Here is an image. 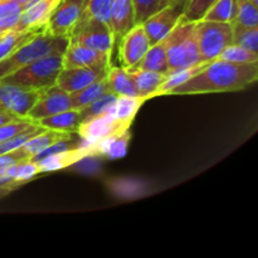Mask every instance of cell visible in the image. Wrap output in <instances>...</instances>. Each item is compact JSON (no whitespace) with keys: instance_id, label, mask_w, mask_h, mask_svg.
<instances>
[{"instance_id":"obj_5","label":"cell","mask_w":258,"mask_h":258,"mask_svg":"<svg viewBox=\"0 0 258 258\" xmlns=\"http://www.w3.org/2000/svg\"><path fill=\"white\" fill-rule=\"evenodd\" d=\"M197 37L201 58L203 62L217 59L228 45L232 44L233 24L228 22H197Z\"/></svg>"},{"instance_id":"obj_21","label":"cell","mask_w":258,"mask_h":258,"mask_svg":"<svg viewBox=\"0 0 258 258\" xmlns=\"http://www.w3.org/2000/svg\"><path fill=\"white\" fill-rule=\"evenodd\" d=\"M82 121L83 118L81 110L70 108L67 111H63V112L40 118V120L35 121V122L39 126H42V127L49 128V130L76 134L78 126H80Z\"/></svg>"},{"instance_id":"obj_22","label":"cell","mask_w":258,"mask_h":258,"mask_svg":"<svg viewBox=\"0 0 258 258\" xmlns=\"http://www.w3.org/2000/svg\"><path fill=\"white\" fill-rule=\"evenodd\" d=\"M127 70H146L168 75L170 70H169L168 55H166L165 40L163 39L156 44L151 45L144 57L134 67L127 68Z\"/></svg>"},{"instance_id":"obj_28","label":"cell","mask_w":258,"mask_h":258,"mask_svg":"<svg viewBox=\"0 0 258 258\" xmlns=\"http://www.w3.org/2000/svg\"><path fill=\"white\" fill-rule=\"evenodd\" d=\"M34 0H0V23L13 29L23 10Z\"/></svg>"},{"instance_id":"obj_35","label":"cell","mask_w":258,"mask_h":258,"mask_svg":"<svg viewBox=\"0 0 258 258\" xmlns=\"http://www.w3.org/2000/svg\"><path fill=\"white\" fill-rule=\"evenodd\" d=\"M218 58L232 63H258V53L251 52L236 44L228 45Z\"/></svg>"},{"instance_id":"obj_26","label":"cell","mask_w":258,"mask_h":258,"mask_svg":"<svg viewBox=\"0 0 258 258\" xmlns=\"http://www.w3.org/2000/svg\"><path fill=\"white\" fill-rule=\"evenodd\" d=\"M39 32H42V30L10 29L9 32L0 39V60L4 59V58L8 57L9 54H12L14 50H17L18 48L22 47L23 44H25L28 40L32 39V38L34 37V35H37Z\"/></svg>"},{"instance_id":"obj_24","label":"cell","mask_w":258,"mask_h":258,"mask_svg":"<svg viewBox=\"0 0 258 258\" xmlns=\"http://www.w3.org/2000/svg\"><path fill=\"white\" fill-rule=\"evenodd\" d=\"M209 62H199L197 64L190 66V67L181 68V70L171 71L166 75V78L164 80V82L161 83V86L159 87V90L156 91L155 97L158 96H165L170 93V91H173L174 88L178 87V86L183 85L184 82L190 80L191 77L197 75V73L201 72L203 68L207 67Z\"/></svg>"},{"instance_id":"obj_41","label":"cell","mask_w":258,"mask_h":258,"mask_svg":"<svg viewBox=\"0 0 258 258\" xmlns=\"http://www.w3.org/2000/svg\"><path fill=\"white\" fill-rule=\"evenodd\" d=\"M18 118H23V117H18L17 115H14V113L8 112V111L2 110V108H0V126L5 125V123L8 122H12V121L14 120H18Z\"/></svg>"},{"instance_id":"obj_36","label":"cell","mask_w":258,"mask_h":258,"mask_svg":"<svg viewBox=\"0 0 258 258\" xmlns=\"http://www.w3.org/2000/svg\"><path fill=\"white\" fill-rule=\"evenodd\" d=\"M133 4L135 9L136 24H141L150 15L165 8L169 3L168 0H133Z\"/></svg>"},{"instance_id":"obj_32","label":"cell","mask_w":258,"mask_h":258,"mask_svg":"<svg viewBox=\"0 0 258 258\" xmlns=\"http://www.w3.org/2000/svg\"><path fill=\"white\" fill-rule=\"evenodd\" d=\"M232 44L258 53V28H247L233 24Z\"/></svg>"},{"instance_id":"obj_18","label":"cell","mask_w":258,"mask_h":258,"mask_svg":"<svg viewBox=\"0 0 258 258\" xmlns=\"http://www.w3.org/2000/svg\"><path fill=\"white\" fill-rule=\"evenodd\" d=\"M130 130L123 133L107 136L97 143L88 144L91 149V155L105 156L108 159H121L127 154L128 143H130Z\"/></svg>"},{"instance_id":"obj_33","label":"cell","mask_w":258,"mask_h":258,"mask_svg":"<svg viewBox=\"0 0 258 258\" xmlns=\"http://www.w3.org/2000/svg\"><path fill=\"white\" fill-rule=\"evenodd\" d=\"M37 175H39L37 163L29 160V159H25V160L18 161V163L13 166L10 181L17 184L18 186H22L23 184L34 179Z\"/></svg>"},{"instance_id":"obj_1","label":"cell","mask_w":258,"mask_h":258,"mask_svg":"<svg viewBox=\"0 0 258 258\" xmlns=\"http://www.w3.org/2000/svg\"><path fill=\"white\" fill-rule=\"evenodd\" d=\"M257 78L258 63H232L217 58L169 95L236 92L246 90Z\"/></svg>"},{"instance_id":"obj_23","label":"cell","mask_w":258,"mask_h":258,"mask_svg":"<svg viewBox=\"0 0 258 258\" xmlns=\"http://www.w3.org/2000/svg\"><path fill=\"white\" fill-rule=\"evenodd\" d=\"M106 80H107L108 91L115 93L117 97L120 96L139 97L127 68L110 66L107 70V75H106Z\"/></svg>"},{"instance_id":"obj_19","label":"cell","mask_w":258,"mask_h":258,"mask_svg":"<svg viewBox=\"0 0 258 258\" xmlns=\"http://www.w3.org/2000/svg\"><path fill=\"white\" fill-rule=\"evenodd\" d=\"M138 96L144 101L155 97L156 91L166 78L165 73L146 70H128Z\"/></svg>"},{"instance_id":"obj_7","label":"cell","mask_w":258,"mask_h":258,"mask_svg":"<svg viewBox=\"0 0 258 258\" xmlns=\"http://www.w3.org/2000/svg\"><path fill=\"white\" fill-rule=\"evenodd\" d=\"M87 0H60L44 25L43 32L57 38H67L83 17Z\"/></svg>"},{"instance_id":"obj_39","label":"cell","mask_w":258,"mask_h":258,"mask_svg":"<svg viewBox=\"0 0 258 258\" xmlns=\"http://www.w3.org/2000/svg\"><path fill=\"white\" fill-rule=\"evenodd\" d=\"M216 2L217 0H189L184 7L181 18L190 22H199Z\"/></svg>"},{"instance_id":"obj_11","label":"cell","mask_w":258,"mask_h":258,"mask_svg":"<svg viewBox=\"0 0 258 258\" xmlns=\"http://www.w3.org/2000/svg\"><path fill=\"white\" fill-rule=\"evenodd\" d=\"M70 108H72L71 95L54 85L52 87L43 90L42 95L39 96L37 102L33 105V107L28 112L27 118L35 122L40 118L63 112V111H67Z\"/></svg>"},{"instance_id":"obj_10","label":"cell","mask_w":258,"mask_h":258,"mask_svg":"<svg viewBox=\"0 0 258 258\" xmlns=\"http://www.w3.org/2000/svg\"><path fill=\"white\" fill-rule=\"evenodd\" d=\"M151 47L148 34L143 24H135L122 38L117 45L118 59L125 68H131L144 57Z\"/></svg>"},{"instance_id":"obj_6","label":"cell","mask_w":258,"mask_h":258,"mask_svg":"<svg viewBox=\"0 0 258 258\" xmlns=\"http://www.w3.org/2000/svg\"><path fill=\"white\" fill-rule=\"evenodd\" d=\"M68 43L112 54L113 39L110 27L86 14H83L68 35Z\"/></svg>"},{"instance_id":"obj_37","label":"cell","mask_w":258,"mask_h":258,"mask_svg":"<svg viewBox=\"0 0 258 258\" xmlns=\"http://www.w3.org/2000/svg\"><path fill=\"white\" fill-rule=\"evenodd\" d=\"M27 156L22 151V149H17L10 153L2 154L0 155V184L12 183L10 181V175H12V169L18 161L25 160ZM14 184V183H12ZM17 185V184H15Z\"/></svg>"},{"instance_id":"obj_45","label":"cell","mask_w":258,"mask_h":258,"mask_svg":"<svg viewBox=\"0 0 258 258\" xmlns=\"http://www.w3.org/2000/svg\"><path fill=\"white\" fill-rule=\"evenodd\" d=\"M248 2H251V3H253V4L258 5V0H248Z\"/></svg>"},{"instance_id":"obj_25","label":"cell","mask_w":258,"mask_h":258,"mask_svg":"<svg viewBox=\"0 0 258 258\" xmlns=\"http://www.w3.org/2000/svg\"><path fill=\"white\" fill-rule=\"evenodd\" d=\"M107 91V80H106V77H103L101 80L96 81V82L91 83V85L86 86V87L81 88V90L76 91V92L70 93L72 108L82 110L83 107L90 105L92 101H95L96 98H98Z\"/></svg>"},{"instance_id":"obj_31","label":"cell","mask_w":258,"mask_h":258,"mask_svg":"<svg viewBox=\"0 0 258 258\" xmlns=\"http://www.w3.org/2000/svg\"><path fill=\"white\" fill-rule=\"evenodd\" d=\"M232 24L258 28V5L248 0H237V9Z\"/></svg>"},{"instance_id":"obj_4","label":"cell","mask_w":258,"mask_h":258,"mask_svg":"<svg viewBox=\"0 0 258 258\" xmlns=\"http://www.w3.org/2000/svg\"><path fill=\"white\" fill-rule=\"evenodd\" d=\"M62 55L50 54L38 58L0 80V82L20 86L28 90H45L52 87L63 68Z\"/></svg>"},{"instance_id":"obj_29","label":"cell","mask_w":258,"mask_h":258,"mask_svg":"<svg viewBox=\"0 0 258 258\" xmlns=\"http://www.w3.org/2000/svg\"><path fill=\"white\" fill-rule=\"evenodd\" d=\"M237 0H217L204 14V20L232 23L236 15Z\"/></svg>"},{"instance_id":"obj_42","label":"cell","mask_w":258,"mask_h":258,"mask_svg":"<svg viewBox=\"0 0 258 258\" xmlns=\"http://www.w3.org/2000/svg\"><path fill=\"white\" fill-rule=\"evenodd\" d=\"M18 188H19V186L12 183L0 184V198H4L5 196H8V194H10L13 190H15V189Z\"/></svg>"},{"instance_id":"obj_30","label":"cell","mask_w":258,"mask_h":258,"mask_svg":"<svg viewBox=\"0 0 258 258\" xmlns=\"http://www.w3.org/2000/svg\"><path fill=\"white\" fill-rule=\"evenodd\" d=\"M44 130L45 128L38 125L37 122L32 123L29 127L24 128L23 131L18 133L17 135H14V136H12V138L7 139V140L2 141V143H0V155H2V154L10 153V151L17 150V149L22 148V146L24 145L27 141H29L30 139L34 138V136H37L38 134H40L42 131H44Z\"/></svg>"},{"instance_id":"obj_9","label":"cell","mask_w":258,"mask_h":258,"mask_svg":"<svg viewBox=\"0 0 258 258\" xmlns=\"http://www.w3.org/2000/svg\"><path fill=\"white\" fill-rule=\"evenodd\" d=\"M43 90H28L20 86L0 82V108L12 112L18 117L27 118Z\"/></svg>"},{"instance_id":"obj_44","label":"cell","mask_w":258,"mask_h":258,"mask_svg":"<svg viewBox=\"0 0 258 258\" xmlns=\"http://www.w3.org/2000/svg\"><path fill=\"white\" fill-rule=\"evenodd\" d=\"M9 30H10L9 28H7L4 24H2V23H0V39H2V38L4 37V35L7 34V33L9 32Z\"/></svg>"},{"instance_id":"obj_16","label":"cell","mask_w":258,"mask_h":258,"mask_svg":"<svg viewBox=\"0 0 258 258\" xmlns=\"http://www.w3.org/2000/svg\"><path fill=\"white\" fill-rule=\"evenodd\" d=\"M136 24L133 0H112L110 12V30L112 33L113 47L117 48L121 38Z\"/></svg>"},{"instance_id":"obj_27","label":"cell","mask_w":258,"mask_h":258,"mask_svg":"<svg viewBox=\"0 0 258 258\" xmlns=\"http://www.w3.org/2000/svg\"><path fill=\"white\" fill-rule=\"evenodd\" d=\"M145 102L140 97H126V96H120L117 97L116 102L113 103L111 112L113 117L117 118L118 121L125 123H133L136 113L140 110L143 103Z\"/></svg>"},{"instance_id":"obj_40","label":"cell","mask_w":258,"mask_h":258,"mask_svg":"<svg viewBox=\"0 0 258 258\" xmlns=\"http://www.w3.org/2000/svg\"><path fill=\"white\" fill-rule=\"evenodd\" d=\"M32 123L34 122L28 120V118H18V120H14L12 122H8L5 125L0 126V143L12 138V136L17 135L18 133L23 131L24 128L29 127Z\"/></svg>"},{"instance_id":"obj_14","label":"cell","mask_w":258,"mask_h":258,"mask_svg":"<svg viewBox=\"0 0 258 258\" xmlns=\"http://www.w3.org/2000/svg\"><path fill=\"white\" fill-rule=\"evenodd\" d=\"M108 68H62L55 86L68 93L76 92L101 78L106 77Z\"/></svg>"},{"instance_id":"obj_43","label":"cell","mask_w":258,"mask_h":258,"mask_svg":"<svg viewBox=\"0 0 258 258\" xmlns=\"http://www.w3.org/2000/svg\"><path fill=\"white\" fill-rule=\"evenodd\" d=\"M189 0H168L169 4H173V5H176V7L181 8V9L184 10V7L186 5V3H188Z\"/></svg>"},{"instance_id":"obj_20","label":"cell","mask_w":258,"mask_h":258,"mask_svg":"<svg viewBox=\"0 0 258 258\" xmlns=\"http://www.w3.org/2000/svg\"><path fill=\"white\" fill-rule=\"evenodd\" d=\"M71 139H73L72 133H63V131L45 128L44 131L38 134L37 136L32 138L29 141H27L20 149L24 153V155L27 156V159L30 160L34 156H37L38 154H40L42 151L47 150L48 148L54 145V144L59 143V141L71 140Z\"/></svg>"},{"instance_id":"obj_17","label":"cell","mask_w":258,"mask_h":258,"mask_svg":"<svg viewBox=\"0 0 258 258\" xmlns=\"http://www.w3.org/2000/svg\"><path fill=\"white\" fill-rule=\"evenodd\" d=\"M91 155V149L87 143L78 146H72V148L64 149V150L57 151L54 154L45 156L40 160L35 161L38 165L39 174L50 173V171L62 170V169L68 168L73 164L78 163L82 159L87 158Z\"/></svg>"},{"instance_id":"obj_34","label":"cell","mask_w":258,"mask_h":258,"mask_svg":"<svg viewBox=\"0 0 258 258\" xmlns=\"http://www.w3.org/2000/svg\"><path fill=\"white\" fill-rule=\"evenodd\" d=\"M116 100H117V96H116L115 93L107 91V92L101 95L100 97L96 98V100L92 101L90 105H87L86 107H83L82 110H81L82 118L86 120V118L93 117V116L106 112V111H108L112 107L113 103L116 102Z\"/></svg>"},{"instance_id":"obj_3","label":"cell","mask_w":258,"mask_h":258,"mask_svg":"<svg viewBox=\"0 0 258 258\" xmlns=\"http://www.w3.org/2000/svg\"><path fill=\"white\" fill-rule=\"evenodd\" d=\"M68 45L67 38H57L39 32L25 44L0 60V80L38 58L50 54H63Z\"/></svg>"},{"instance_id":"obj_2","label":"cell","mask_w":258,"mask_h":258,"mask_svg":"<svg viewBox=\"0 0 258 258\" xmlns=\"http://www.w3.org/2000/svg\"><path fill=\"white\" fill-rule=\"evenodd\" d=\"M166 55L169 62V72L190 67L199 62L201 58L197 37V22H190L180 18L178 24L164 38Z\"/></svg>"},{"instance_id":"obj_13","label":"cell","mask_w":258,"mask_h":258,"mask_svg":"<svg viewBox=\"0 0 258 258\" xmlns=\"http://www.w3.org/2000/svg\"><path fill=\"white\" fill-rule=\"evenodd\" d=\"M111 55L91 48L68 43L62 55L63 68H108Z\"/></svg>"},{"instance_id":"obj_15","label":"cell","mask_w":258,"mask_h":258,"mask_svg":"<svg viewBox=\"0 0 258 258\" xmlns=\"http://www.w3.org/2000/svg\"><path fill=\"white\" fill-rule=\"evenodd\" d=\"M60 0H34L20 14L13 29L43 30Z\"/></svg>"},{"instance_id":"obj_38","label":"cell","mask_w":258,"mask_h":258,"mask_svg":"<svg viewBox=\"0 0 258 258\" xmlns=\"http://www.w3.org/2000/svg\"><path fill=\"white\" fill-rule=\"evenodd\" d=\"M111 3L112 0H87L85 14L108 25L110 24Z\"/></svg>"},{"instance_id":"obj_12","label":"cell","mask_w":258,"mask_h":258,"mask_svg":"<svg viewBox=\"0 0 258 258\" xmlns=\"http://www.w3.org/2000/svg\"><path fill=\"white\" fill-rule=\"evenodd\" d=\"M181 14H183L181 8L173 4H168L165 8L156 12L155 14L150 15L146 20H144L141 24H143L144 29L148 34L150 44H156L164 38L168 37L169 33L179 23Z\"/></svg>"},{"instance_id":"obj_8","label":"cell","mask_w":258,"mask_h":258,"mask_svg":"<svg viewBox=\"0 0 258 258\" xmlns=\"http://www.w3.org/2000/svg\"><path fill=\"white\" fill-rule=\"evenodd\" d=\"M111 108L106 112L83 120L78 126L77 131H76L78 138L85 141V143L93 144L107 138V136L130 130V123L121 122L117 118L113 117Z\"/></svg>"}]
</instances>
